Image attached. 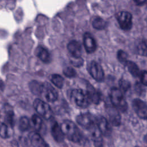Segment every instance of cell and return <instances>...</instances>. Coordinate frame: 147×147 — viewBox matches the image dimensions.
Listing matches in <instances>:
<instances>
[{"mask_svg":"<svg viewBox=\"0 0 147 147\" xmlns=\"http://www.w3.org/2000/svg\"><path fill=\"white\" fill-rule=\"evenodd\" d=\"M126 66L127 67L129 72L134 77H137L140 75L141 72L139 68L135 63L131 61H128L126 64Z\"/></svg>","mask_w":147,"mask_h":147,"instance_id":"obj_19","label":"cell"},{"mask_svg":"<svg viewBox=\"0 0 147 147\" xmlns=\"http://www.w3.org/2000/svg\"><path fill=\"white\" fill-rule=\"evenodd\" d=\"M92 25L96 29L102 30L105 28L106 22L103 18L99 17H95L92 21Z\"/></svg>","mask_w":147,"mask_h":147,"instance_id":"obj_20","label":"cell"},{"mask_svg":"<svg viewBox=\"0 0 147 147\" xmlns=\"http://www.w3.org/2000/svg\"><path fill=\"white\" fill-rule=\"evenodd\" d=\"M127 54L123 50H119L117 53V58L118 61L122 64L125 65L127 63Z\"/></svg>","mask_w":147,"mask_h":147,"instance_id":"obj_25","label":"cell"},{"mask_svg":"<svg viewBox=\"0 0 147 147\" xmlns=\"http://www.w3.org/2000/svg\"><path fill=\"white\" fill-rule=\"evenodd\" d=\"M36 111L46 119H49L52 116V111L50 106L40 99H36L33 103Z\"/></svg>","mask_w":147,"mask_h":147,"instance_id":"obj_5","label":"cell"},{"mask_svg":"<svg viewBox=\"0 0 147 147\" xmlns=\"http://www.w3.org/2000/svg\"><path fill=\"white\" fill-rule=\"evenodd\" d=\"M51 133L53 138L57 142H60L63 141L64 135L61 130V127L58 125L57 122H55L52 125Z\"/></svg>","mask_w":147,"mask_h":147,"instance_id":"obj_17","label":"cell"},{"mask_svg":"<svg viewBox=\"0 0 147 147\" xmlns=\"http://www.w3.org/2000/svg\"><path fill=\"white\" fill-rule=\"evenodd\" d=\"M144 141L147 143V135H146L144 137Z\"/></svg>","mask_w":147,"mask_h":147,"instance_id":"obj_35","label":"cell"},{"mask_svg":"<svg viewBox=\"0 0 147 147\" xmlns=\"http://www.w3.org/2000/svg\"><path fill=\"white\" fill-rule=\"evenodd\" d=\"M6 122L10 126H13L14 123V114L12 112H8L5 118Z\"/></svg>","mask_w":147,"mask_h":147,"instance_id":"obj_30","label":"cell"},{"mask_svg":"<svg viewBox=\"0 0 147 147\" xmlns=\"http://www.w3.org/2000/svg\"><path fill=\"white\" fill-rule=\"evenodd\" d=\"M107 113L110 122L115 126H118L121 124V117L119 111L113 105L109 106L106 108Z\"/></svg>","mask_w":147,"mask_h":147,"instance_id":"obj_11","label":"cell"},{"mask_svg":"<svg viewBox=\"0 0 147 147\" xmlns=\"http://www.w3.org/2000/svg\"><path fill=\"white\" fill-rule=\"evenodd\" d=\"M119 88H120L119 90L121 91H123L125 92L127 91L131 87L130 82L125 79H121L119 80Z\"/></svg>","mask_w":147,"mask_h":147,"instance_id":"obj_26","label":"cell"},{"mask_svg":"<svg viewBox=\"0 0 147 147\" xmlns=\"http://www.w3.org/2000/svg\"><path fill=\"white\" fill-rule=\"evenodd\" d=\"M5 87V85L3 82L2 80H0V92L2 91L3 90V88Z\"/></svg>","mask_w":147,"mask_h":147,"instance_id":"obj_33","label":"cell"},{"mask_svg":"<svg viewBox=\"0 0 147 147\" xmlns=\"http://www.w3.org/2000/svg\"><path fill=\"white\" fill-rule=\"evenodd\" d=\"M67 49L72 57L76 58L81 57L82 47L78 41L75 40L70 41L67 45Z\"/></svg>","mask_w":147,"mask_h":147,"instance_id":"obj_14","label":"cell"},{"mask_svg":"<svg viewBox=\"0 0 147 147\" xmlns=\"http://www.w3.org/2000/svg\"><path fill=\"white\" fill-rule=\"evenodd\" d=\"M71 96L76 105L81 108L87 107L91 102L87 92H84L81 89H75L72 90Z\"/></svg>","mask_w":147,"mask_h":147,"instance_id":"obj_4","label":"cell"},{"mask_svg":"<svg viewBox=\"0 0 147 147\" xmlns=\"http://www.w3.org/2000/svg\"><path fill=\"white\" fill-rule=\"evenodd\" d=\"M35 54L38 58L44 63H48L51 60V56L49 52L42 46H38L36 48Z\"/></svg>","mask_w":147,"mask_h":147,"instance_id":"obj_18","label":"cell"},{"mask_svg":"<svg viewBox=\"0 0 147 147\" xmlns=\"http://www.w3.org/2000/svg\"><path fill=\"white\" fill-rule=\"evenodd\" d=\"M51 80L57 87L59 88L63 87L64 84V79L60 75L57 74H53L51 76Z\"/></svg>","mask_w":147,"mask_h":147,"instance_id":"obj_22","label":"cell"},{"mask_svg":"<svg viewBox=\"0 0 147 147\" xmlns=\"http://www.w3.org/2000/svg\"><path fill=\"white\" fill-rule=\"evenodd\" d=\"M116 19L120 28L125 31L129 30L133 25L132 15L126 11H121L115 15Z\"/></svg>","mask_w":147,"mask_h":147,"instance_id":"obj_3","label":"cell"},{"mask_svg":"<svg viewBox=\"0 0 147 147\" xmlns=\"http://www.w3.org/2000/svg\"><path fill=\"white\" fill-rule=\"evenodd\" d=\"M76 121L82 127L87 130L96 125V118L90 113H83L78 115Z\"/></svg>","mask_w":147,"mask_h":147,"instance_id":"obj_6","label":"cell"},{"mask_svg":"<svg viewBox=\"0 0 147 147\" xmlns=\"http://www.w3.org/2000/svg\"><path fill=\"white\" fill-rule=\"evenodd\" d=\"M137 53L142 56H147V44L144 41H140L137 46Z\"/></svg>","mask_w":147,"mask_h":147,"instance_id":"obj_23","label":"cell"},{"mask_svg":"<svg viewBox=\"0 0 147 147\" xmlns=\"http://www.w3.org/2000/svg\"><path fill=\"white\" fill-rule=\"evenodd\" d=\"M42 86L43 84H39L38 83H36L34 82L31 83L30 88L32 91L35 94L41 93L42 90Z\"/></svg>","mask_w":147,"mask_h":147,"instance_id":"obj_27","label":"cell"},{"mask_svg":"<svg viewBox=\"0 0 147 147\" xmlns=\"http://www.w3.org/2000/svg\"><path fill=\"white\" fill-rule=\"evenodd\" d=\"M45 99L48 102H55L57 98L58 94L56 90L48 83H45L42 86V90L41 92Z\"/></svg>","mask_w":147,"mask_h":147,"instance_id":"obj_10","label":"cell"},{"mask_svg":"<svg viewBox=\"0 0 147 147\" xmlns=\"http://www.w3.org/2000/svg\"><path fill=\"white\" fill-rule=\"evenodd\" d=\"M30 141L33 147H49L42 137L37 133H33L30 135Z\"/></svg>","mask_w":147,"mask_h":147,"instance_id":"obj_16","label":"cell"},{"mask_svg":"<svg viewBox=\"0 0 147 147\" xmlns=\"http://www.w3.org/2000/svg\"><path fill=\"white\" fill-rule=\"evenodd\" d=\"M96 125L102 134L105 136H109L111 133V127L109 121L103 117L99 116L96 118Z\"/></svg>","mask_w":147,"mask_h":147,"instance_id":"obj_9","label":"cell"},{"mask_svg":"<svg viewBox=\"0 0 147 147\" xmlns=\"http://www.w3.org/2000/svg\"><path fill=\"white\" fill-rule=\"evenodd\" d=\"M64 75L68 78H73L76 74V71L71 67H67L63 69Z\"/></svg>","mask_w":147,"mask_h":147,"instance_id":"obj_28","label":"cell"},{"mask_svg":"<svg viewBox=\"0 0 147 147\" xmlns=\"http://www.w3.org/2000/svg\"><path fill=\"white\" fill-rule=\"evenodd\" d=\"M140 79L141 83L144 85L147 86V71H143L140 73Z\"/></svg>","mask_w":147,"mask_h":147,"instance_id":"obj_31","label":"cell"},{"mask_svg":"<svg viewBox=\"0 0 147 147\" xmlns=\"http://www.w3.org/2000/svg\"><path fill=\"white\" fill-rule=\"evenodd\" d=\"M61 129L67 138L74 142H80L83 140V136L76 125L69 120H65L61 124Z\"/></svg>","mask_w":147,"mask_h":147,"instance_id":"obj_1","label":"cell"},{"mask_svg":"<svg viewBox=\"0 0 147 147\" xmlns=\"http://www.w3.org/2000/svg\"><path fill=\"white\" fill-rule=\"evenodd\" d=\"M90 132L91 138L93 141L95 147H103V142L102 138V134L96 125L88 130Z\"/></svg>","mask_w":147,"mask_h":147,"instance_id":"obj_13","label":"cell"},{"mask_svg":"<svg viewBox=\"0 0 147 147\" xmlns=\"http://www.w3.org/2000/svg\"><path fill=\"white\" fill-rule=\"evenodd\" d=\"M88 70L90 75L97 82H101L104 79V72L101 65L95 61L89 64Z\"/></svg>","mask_w":147,"mask_h":147,"instance_id":"obj_7","label":"cell"},{"mask_svg":"<svg viewBox=\"0 0 147 147\" xmlns=\"http://www.w3.org/2000/svg\"><path fill=\"white\" fill-rule=\"evenodd\" d=\"M8 129L7 125L6 123H1L0 125V136L3 138L8 137Z\"/></svg>","mask_w":147,"mask_h":147,"instance_id":"obj_29","label":"cell"},{"mask_svg":"<svg viewBox=\"0 0 147 147\" xmlns=\"http://www.w3.org/2000/svg\"><path fill=\"white\" fill-rule=\"evenodd\" d=\"M83 44L88 53H93L96 49V43L94 37L89 33H86L83 37Z\"/></svg>","mask_w":147,"mask_h":147,"instance_id":"obj_12","label":"cell"},{"mask_svg":"<svg viewBox=\"0 0 147 147\" xmlns=\"http://www.w3.org/2000/svg\"><path fill=\"white\" fill-rule=\"evenodd\" d=\"M135 3H136L137 5H141L142 3H144L146 2L145 1H134Z\"/></svg>","mask_w":147,"mask_h":147,"instance_id":"obj_34","label":"cell"},{"mask_svg":"<svg viewBox=\"0 0 147 147\" xmlns=\"http://www.w3.org/2000/svg\"><path fill=\"white\" fill-rule=\"evenodd\" d=\"M30 126V122L29 119L26 117H22L20 118L18 123L19 129L22 131H26Z\"/></svg>","mask_w":147,"mask_h":147,"instance_id":"obj_21","label":"cell"},{"mask_svg":"<svg viewBox=\"0 0 147 147\" xmlns=\"http://www.w3.org/2000/svg\"><path fill=\"white\" fill-rule=\"evenodd\" d=\"M112 105L119 111L124 113L127 109V103L122 92L116 87L111 88L110 94Z\"/></svg>","mask_w":147,"mask_h":147,"instance_id":"obj_2","label":"cell"},{"mask_svg":"<svg viewBox=\"0 0 147 147\" xmlns=\"http://www.w3.org/2000/svg\"><path fill=\"white\" fill-rule=\"evenodd\" d=\"M71 61L73 65L76 67H80L83 64V60L81 57L76 58L72 57V60H71Z\"/></svg>","mask_w":147,"mask_h":147,"instance_id":"obj_32","label":"cell"},{"mask_svg":"<svg viewBox=\"0 0 147 147\" xmlns=\"http://www.w3.org/2000/svg\"><path fill=\"white\" fill-rule=\"evenodd\" d=\"M86 92L90 100V102L96 105H98L99 103L101 100L100 94L92 86L88 85L87 86Z\"/></svg>","mask_w":147,"mask_h":147,"instance_id":"obj_15","label":"cell"},{"mask_svg":"<svg viewBox=\"0 0 147 147\" xmlns=\"http://www.w3.org/2000/svg\"><path fill=\"white\" fill-rule=\"evenodd\" d=\"M32 121L34 129L36 130H40L42 124V121L41 118L38 115L34 114L32 117Z\"/></svg>","mask_w":147,"mask_h":147,"instance_id":"obj_24","label":"cell"},{"mask_svg":"<svg viewBox=\"0 0 147 147\" xmlns=\"http://www.w3.org/2000/svg\"><path fill=\"white\" fill-rule=\"evenodd\" d=\"M133 108L141 119H147V105L140 99H135L132 102Z\"/></svg>","mask_w":147,"mask_h":147,"instance_id":"obj_8","label":"cell"}]
</instances>
